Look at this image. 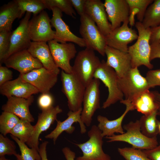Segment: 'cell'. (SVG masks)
Instances as JSON below:
<instances>
[{
    "label": "cell",
    "mask_w": 160,
    "mask_h": 160,
    "mask_svg": "<svg viewBox=\"0 0 160 160\" xmlns=\"http://www.w3.org/2000/svg\"><path fill=\"white\" fill-rule=\"evenodd\" d=\"M101 63L94 51L87 48L79 51L72 66V72L86 87L94 79Z\"/></svg>",
    "instance_id": "cell-3"
},
{
    "label": "cell",
    "mask_w": 160,
    "mask_h": 160,
    "mask_svg": "<svg viewBox=\"0 0 160 160\" xmlns=\"http://www.w3.org/2000/svg\"><path fill=\"white\" fill-rule=\"evenodd\" d=\"M62 111V109L57 105L55 107L53 106L48 110L42 111V112L39 114L37 121L34 126V129L32 135L26 143L29 148L39 151V140L40 134L49 128L55 121L57 120V114Z\"/></svg>",
    "instance_id": "cell-15"
},
{
    "label": "cell",
    "mask_w": 160,
    "mask_h": 160,
    "mask_svg": "<svg viewBox=\"0 0 160 160\" xmlns=\"http://www.w3.org/2000/svg\"><path fill=\"white\" fill-rule=\"evenodd\" d=\"M79 32L84 40L86 48L97 52L103 56L105 55L107 46L106 38L95 23L86 14L80 16Z\"/></svg>",
    "instance_id": "cell-4"
},
{
    "label": "cell",
    "mask_w": 160,
    "mask_h": 160,
    "mask_svg": "<svg viewBox=\"0 0 160 160\" xmlns=\"http://www.w3.org/2000/svg\"><path fill=\"white\" fill-rule=\"evenodd\" d=\"M0 92L7 98L14 96L28 98L39 92L31 84L23 81L19 76L17 79L10 81L0 86Z\"/></svg>",
    "instance_id": "cell-22"
},
{
    "label": "cell",
    "mask_w": 160,
    "mask_h": 160,
    "mask_svg": "<svg viewBox=\"0 0 160 160\" xmlns=\"http://www.w3.org/2000/svg\"><path fill=\"white\" fill-rule=\"evenodd\" d=\"M139 12V9L136 7H133L129 9V24L131 26L135 25V16Z\"/></svg>",
    "instance_id": "cell-47"
},
{
    "label": "cell",
    "mask_w": 160,
    "mask_h": 160,
    "mask_svg": "<svg viewBox=\"0 0 160 160\" xmlns=\"http://www.w3.org/2000/svg\"><path fill=\"white\" fill-rule=\"evenodd\" d=\"M154 99L157 108V115H160V93L155 91H152Z\"/></svg>",
    "instance_id": "cell-49"
},
{
    "label": "cell",
    "mask_w": 160,
    "mask_h": 160,
    "mask_svg": "<svg viewBox=\"0 0 160 160\" xmlns=\"http://www.w3.org/2000/svg\"><path fill=\"white\" fill-rule=\"evenodd\" d=\"M85 12L95 23L105 36L112 31L104 3L100 0H87Z\"/></svg>",
    "instance_id": "cell-18"
},
{
    "label": "cell",
    "mask_w": 160,
    "mask_h": 160,
    "mask_svg": "<svg viewBox=\"0 0 160 160\" xmlns=\"http://www.w3.org/2000/svg\"><path fill=\"white\" fill-rule=\"evenodd\" d=\"M13 77L12 72L7 67L0 65V86L5 83L12 80Z\"/></svg>",
    "instance_id": "cell-41"
},
{
    "label": "cell",
    "mask_w": 160,
    "mask_h": 160,
    "mask_svg": "<svg viewBox=\"0 0 160 160\" xmlns=\"http://www.w3.org/2000/svg\"><path fill=\"white\" fill-rule=\"evenodd\" d=\"M143 151L151 160H160V140L158 146L155 148Z\"/></svg>",
    "instance_id": "cell-43"
},
{
    "label": "cell",
    "mask_w": 160,
    "mask_h": 160,
    "mask_svg": "<svg viewBox=\"0 0 160 160\" xmlns=\"http://www.w3.org/2000/svg\"><path fill=\"white\" fill-rule=\"evenodd\" d=\"M134 110L143 115L150 114L157 110L152 91L146 90L138 95L131 103Z\"/></svg>",
    "instance_id": "cell-27"
},
{
    "label": "cell",
    "mask_w": 160,
    "mask_h": 160,
    "mask_svg": "<svg viewBox=\"0 0 160 160\" xmlns=\"http://www.w3.org/2000/svg\"><path fill=\"white\" fill-rule=\"evenodd\" d=\"M15 142L2 134H0V156H15L17 153Z\"/></svg>",
    "instance_id": "cell-36"
},
{
    "label": "cell",
    "mask_w": 160,
    "mask_h": 160,
    "mask_svg": "<svg viewBox=\"0 0 160 160\" xmlns=\"http://www.w3.org/2000/svg\"><path fill=\"white\" fill-rule=\"evenodd\" d=\"M150 44V61L156 58H160V43H153Z\"/></svg>",
    "instance_id": "cell-45"
},
{
    "label": "cell",
    "mask_w": 160,
    "mask_h": 160,
    "mask_svg": "<svg viewBox=\"0 0 160 160\" xmlns=\"http://www.w3.org/2000/svg\"><path fill=\"white\" fill-rule=\"evenodd\" d=\"M105 54L106 64L114 70L119 78L124 76L132 68L131 57L128 52L107 46Z\"/></svg>",
    "instance_id": "cell-20"
},
{
    "label": "cell",
    "mask_w": 160,
    "mask_h": 160,
    "mask_svg": "<svg viewBox=\"0 0 160 160\" xmlns=\"http://www.w3.org/2000/svg\"><path fill=\"white\" fill-rule=\"evenodd\" d=\"M129 9L136 7L139 10L136 15L138 21L142 22L148 6L153 2V0H126Z\"/></svg>",
    "instance_id": "cell-37"
},
{
    "label": "cell",
    "mask_w": 160,
    "mask_h": 160,
    "mask_svg": "<svg viewBox=\"0 0 160 160\" xmlns=\"http://www.w3.org/2000/svg\"><path fill=\"white\" fill-rule=\"evenodd\" d=\"M120 103L125 105L126 108L123 114L119 118L113 120H109L107 117L99 115L97 119L99 123L97 126L102 132V135L104 137H110L115 133L122 134L125 132L122 126L123 120L128 112L134 110L131 103L124 101L123 100Z\"/></svg>",
    "instance_id": "cell-24"
},
{
    "label": "cell",
    "mask_w": 160,
    "mask_h": 160,
    "mask_svg": "<svg viewBox=\"0 0 160 160\" xmlns=\"http://www.w3.org/2000/svg\"><path fill=\"white\" fill-rule=\"evenodd\" d=\"M41 1L48 9L51 10L53 8H57L66 15L73 18H76V12L70 0H41Z\"/></svg>",
    "instance_id": "cell-34"
},
{
    "label": "cell",
    "mask_w": 160,
    "mask_h": 160,
    "mask_svg": "<svg viewBox=\"0 0 160 160\" xmlns=\"http://www.w3.org/2000/svg\"><path fill=\"white\" fill-rule=\"evenodd\" d=\"M145 28L160 25V0H155L148 6L142 22Z\"/></svg>",
    "instance_id": "cell-29"
},
{
    "label": "cell",
    "mask_w": 160,
    "mask_h": 160,
    "mask_svg": "<svg viewBox=\"0 0 160 160\" xmlns=\"http://www.w3.org/2000/svg\"><path fill=\"white\" fill-rule=\"evenodd\" d=\"M51 10L52 16L51 19V24L55 29L54 40L60 43L69 42L75 43L81 47H86L83 39L73 34L62 19V11L56 7L52 8Z\"/></svg>",
    "instance_id": "cell-14"
},
{
    "label": "cell",
    "mask_w": 160,
    "mask_h": 160,
    "mask_svg": "<svg viewBox=\"0 0 160 160\" xmlns=\"http://www.w3.org/2000/svg\"><path fill=\"white\" fill-rule=\"evenodd\" d=\"M20 11L21 18L26 12L33 13V15L39 14L46 9L41 0H15Z\"/></svg>",
    "instance_id": "cell-31"
},
{
    "label": "cell",
    "mask_w": 160,
    "mask_h": 160,
    "mask_svg": "<svg viewBox=\"0 0 160 160\" xmlns=\"http://www.w3.org/2000/svg\"><path fill=\"white\" fill-rule=\"evenodd\" d=\"M34 100L33 95L28 98L12 96L7 98L6 103L2 106L1 110L15 114L21 119L33 122L34 119L29 107Z\"/></svg>",
    "instance_id": "cell-23"
},
{
    "label": "cell",
    "mask_w": 160,
    "mask_h": 160,
    "mask_svg": "<svg viewBox=\"0 0 160 160\" xmlns=\"http://www.w3.org/2000/svg\"><path fill=\"white\" fill-rule=\"evenodd\" d=\"M34 129L31 122L20 119L10 132L22 142L26 143L31 137Z\"/></svg>",
    "instance_id": "cell-30"
},
{
    "label": "cell",
    "mask_w": 160,
    "mask_h": 160,
    "mask_svg": "<svg viewBox=\"0 0 160 160\" xmlns=\"http://www.w3.org/2000/svg\"><path fill=\"white\" fill-rule=\"evenodd\" d=\"M12 139L17 143L19 148L20 154H16L15 156L17 160H41L38 151L29 148L25 143L22 142L16 137L10 135Z\"/></svg>",
    "instance_id": "cell-32"
},
{
    "label": "cell",
    "mask_w": 160,
    "mask_h": 160,
    "mask_svg": "<svg viewBox=\"0 0 160 160\" xmlns=\"http://www.w3.org/2000/svg\"><path fill=\"white\" fill-rule=\"evenodd\" d=\"M20 18V11L15 0L4 4L0 9V31H12L13 22Z\"/></svg>",
    "instance_id": "cell-26"
},
{
    "label": "cell",
    "mask_w": 160,
    "mask_h": 160,
    "mask_svg": "<svg viewBox=\"0 0 160 160\" xmlns=\"http://www.w3.org/2000/svg\"><path fill=\"white\" fill-rule=\"evenodd\" d=\"M12 31H0V65L3 63L9 51L10 46V37Z\"/></svg>",
    "instance_id": "cell-38"
},
{
    "label": "cell",
    "mask_w": 160,
    "mask_h": 160,
    "mask_svg": "<svg viewBox=\"0 0 160 160\" xmlns=\"http://www.w3.org/2000/svg\"><path fill=\"white\" fill-rule=\"evenodd\" d=\"M62 152L66 160H75L76 153L69 148L65 147L62 149Z\"/></svg>",
    "instance_id": "cell-48"
},
{
    "label": "cell",
    "mask_w": 160,
    "mask_h": 160,
    "mask_svg": "<svg viewBox=\"0 0 160 160\" xmlns=\"http://www.w3.org/2000/svg\"><path fill=\"white\" fill-rule=\"evenodd\" d=\"M135 26L138 31V37L136 41L128 47V50L131 59L132 68L144 65L151 69L153 66L150 60L151 28H145L142 22L139 21L135 23Z\"/></svg>",
    "instance_id": "cell-1"
},
{
    "label": "cell",
    "mask_w": 160,
    "mask_h": 160,
    "mask_svg": "<svg viewBox=\"0 0 160 160\" xmlns=\"http://www.w3.org/2000/svg\"><path fill=\"white\" fill-rule=\"evenodd\" d=\"M118 151L126 160H151L143 150L132 147L118 148Z\"/></svg>",
    "instance_id": "cell-35"
},
{
    "label": "cell",
    "mask_w": 160,
    "mask_h": 160,
    "mask_svg": "<svg viewBox=\"0 0 160 160\" xmlns=\"http://www.w3.org/2000/svg\"><path fill=\"white\" fill-rule=\"evenodd\" d=\"M48 143V141H44L40 145L38 152L41 157V160H49L47 152V147Z\"/></svg>",
    "instance_id": "cell-46"
},
{
    "label": "cell",
    "mask_w": 160,
    "mask_h": 160,
    "mask_svg": "<svg viewBox=\"0 0 160 160\" xmlns=\"http://www.w3.org/2000/svg\"><path fill=\"white\" fill-rule=\"evenodd\" d=\"M0 160H10L6 158L5 156H0Z\"/></svg>",
    "instance_id": "cell-51"
},
{
    "label": "cell",
    "mask_w": 160,
    "mask_h": 160,
    "mask_svg": "<svg viewBox=\"0 0 160 160\" xmlns=\"http://www.w3.org/2000/svg\"><path fill=\"white\" fill-rule=\"evenodd\" d=\"M86 0H70L73 7L80 16L85 13V8Z\"/></svg>",
    "instance_id": "cell-42"
},
{
    "label": "cell",
    "mask_w": 160,
    "mask_h": 160,
    "mask_svg": "<svg viewBox=\"0 0 160 160\" xmlns=\"http://www.w3.org/2000/svg\"><path fill=\"white\" fill-rule=\"evenodd\" d=\"M27 50L41 63L43 67L58 75L60 73V69L55 63L46 42L32 41Z\"/></svg>",
    "instance_id": "cell-25"
},
{
    "label": "cell",
    "mask_w": 160,
    "mask_h": 160,
    "mask_svg": "<svg viewBox=\"0 0 160 160\" xmlns=\"http://www.w3.org/2000/svg\"><path fill=\"white\" fill-rule=\"evenodd\" d=\"M20 119L15 114L3 111L0 116V132L5 136L10 131L19 121Z\"/></svg>",
    "instance_id": "cell-33"
},
{
    "label": "cell",
    "mask_w": 160,
    "mask_h": 160,
    "mask_svg": "<svg viewBox=\"0 0 160 160\" xmlns=\"http://www.w3.org/2000/svg\"><path fill=\"white\" fill-rule=\"evenodd\" d=\"M62 91L66 96L70 111H76L82 108L86 87L73 73L61 72Z\"/></svg>",
    "instance_id": "cell-7"
},
{
    "label": "cell",
    "mask_w": 160,
    "mask_h": 160,
    "mask_svg": "<svg viewBox=\"0 0 160 160\" xmlns=\"http://www.w3.org/2000/svg\"><path fill=\"white\" fill-rule=\"evenodd\" d=\"M54 98L49 92L41 93L39 97L37 103L42 111L48 110L53 106Z\"/></svg>",
    "instance_id": "cell-39"
},
{
    "label": "cell",
    "mask_w": 160,
    "mask_h": 160,
    "mask_svg": "<svg viewBox=\"0 0 160 160\" xmlns=\"http://www.w3.org/2000/svg\"><path fill=\"white\" fill-rule=\"evenodd\" d=\"M94 78L101 80L108 89V94L102 108H106L118 101H121L124 97L118 85L119 77L114 70L108 66L106 61L102 60L96 71Z\"/></svg>",
    "instance_id": "cell-6"
},
{
    "label": "cell",
    "mask_w": 160,
    "mask_h": 160,
    "mask_svg": "<svg viewBox=\"0 0 160 160\" xmlns=\"http://www.w3.org/2000/svg\"><path fill=\"white\" fill-rule=\"evenodd\" d=\"M31 15V13L26 12L19 26L12 31L9 49L4 61L12 54L27 49L29 47L32 41L28 30V23Z\"/></svg>",
    "instance_id": "cell-16"
},
{
    "label": "cell",
    "mask_w": 160,
    "mask_h": 160,
    "mask_svg": "<svg viewBox=\"0 0 160 160\" xmlns=\"http://www.w3.org/2000/svg\"><path fill=\"white\" fill-rule=\"evenodd\" d=\"M157 122L158 130V133L160 135V121L157 120Z\"/></svg>",
    "instance_id": "cell-50"
},
{
    "label": "cell",
    "mask_w": 160,
    "mask_h": 160,
    "mask_svg": "<svg viewBox=\"0 0 160 160\" xmlns=\"http://www.w3.org/2000/svg\"><path fill=\"white\" fill-rule=\"evenodd\" d=\"M118 88L127 102L131 103L138 95L150 89L145 77L140 74L138 68H131L124 76L119 78Z\"/></svg>",
    "instance_id": "cell-5"
},
{
    "label": "cell",
    "mask_w": 160,
    "mask_h": 160,
    "mask_svg": "<svg viewBox=\"0 0 160 160\" xmlns=\"http://www.w3.org/2000/svg\"><path fill=\"white\" fill-rule=\"evenodd\" d=\"M82 108L76 111H70L67 113L68 117L63 121L57 120V124L55 128L50 133L46 135L45 137L52 140L54 144L59 136L63 132L72 134L75 130V127L73 126L75 122H78L80 128L81 134L85 133L87 131L86 127L81 119Z\"/></svg>",
    "instance_id": "cell-21"
},
{
    "label": "cell",
    "mask_w": 160,
    "mask_h": 160,
    "mask_svg": "<svg viewBox=\"0 0 160 160\" xmlns=\"http://www.w3.org/2000/svg\"><path fill=\"white\" fill-rule=\"evenodd\" d=\"M150 44L160 43V25L151 28Z\"/></svg>",
    "instance_id": "cell-44"
},
{
    "label": "cell",
    "mask_w": 160,
    "mask_h": 160,
    "mask_svg": "<svg viewBox=\"0 0 160 160\" xmlns=\"http://www.w3.org/2000/svg\"><path fill=\"white\" fill-rule=\"evenodd\" d=\"M145 77L149 89L156 86H160V68L149 71Z\"/></svg>",
    "instance_id": "cell-40"
},
{
    "label": "cell",
    "mask_w": 160,
    "mask_h": 160,
    "mask_svg": "<svg viewBox=\"0 0 160 160\" xmlns=\"http://www.w3.org/2000/svg\"><path fill=\"white\" fill-rule=\"evenodd\" d=\"M28 30L33 41L47 42L54 39L55 31L52 29L51 19L44 10L29 20Z\"/></svg>",
    "instance_id": "cell-9"
},
{
    "label": "cell",
    "mask_w": 160,
    "mask_h": 160,
    "mask_svg": "<svg viewBox=\"0 0 160 160\" xmlns=\"http://www.w3.org/2000/svg\"><path fill=\"white\" fill-rule=\"evenodd\" d=\"M157 110L148 115H143L139 120L142 133L150 138H157L158 133L157 125Z\"/></svg>",
    "instance_id": "cell-28"
},
{
    "label": "cell",
    "mask_w": 160,
    "mask_h": 160,
    "mask_svg": "<svg viewBox=\"0 0 160 160\" xmlns=\"http://www.w3.org/2000/svg\"><path fill=\"white\" fill-rule=\"evenodd\" d=\"M6 66L19 71L20 74L26 73L31 71L42 68L43 65L37 58L34 57L27 49L15 52L4 62Z\"/></svg>",
    "instance_id": "cell-17"
},
{
    "label": "cell",
    "mask_w": 160,
    "mask_h": 160,
    "mask_svg": "<svg viewBox=\"0 0 160 160\" xmlns=\"http://www.w3.org/2000/svg\"><path fill=\"white\" fill-rule=\"evenodd\" d=\"M52 57L56 66L67 73L72 72L71 60L76 56L77 51L72 42L60 43L54 39L48 42Z\"/></svg>",
    "instance_id": "cell-11"
},
{
    "label": "cell",
    "mask_w": 160,
    "mask_h": 160,
    "mask_svg": "<svg viewBox=\"0 0 160 160\" xmlns=\"http://www.w3.org/2000/svg\"><path fill=\"white\" fill-rule=\"evenodd\" d=\"M100 80L94 78L86 88L81 119L87 127L90 126L95 112L100 108Z\"/></svg>",
    "instance_id": "cell-10"
},
{
    "label": "cell",
    "mask_w": 160,
    "mask_h": 160,
    "mask_svg": "<svg viewBox=\"0 0 160 160\" xmlns=\"http://www.w3.org/2000/svg\"><path fill=\"white\" fill-rule=\"evenodd\" d=\"M129 23L127 20L105 36L107 46L128 52V44L137 40L138 37L136 31L129 27Z\"/></svg>",
    "instance_id": "cell-13"
},
{
    "label": "cell",
    "mask_w": 160,
    "mask_h": 160,
    "mask_svg": "<svg viewBox=\"0 0 160 160\" xmlns=\"http://www.w3.org/2000/svg\"><path fill=\"white\" fill-rule=\"evenodd\" d=\"M123 127L126 131V132L105 137L108 140L107 142H124L130 144L134 148L143 150L152 149L159 144L157 138H148L142 133L139 120L131 121L124 125Z\"/></svg>",
    "instance_id": "cell-2"
},
{
    "label": "cell",
    "mask_w": 160,
    "mask_h": 160,
    "mask_svg": "<svg viewBox=\"0 0 160 160\" xmlns=\"http://www.w3.org/2000/svg\"><path fill=\"white\" fill-rule=\"evenodd\" d=\"M58 74L44 67L35 69L19 76L24 81L36 88L41 93H48L56 83Z\"/></svg>",
    "instance_id": "cell-12"
},
{
    "label": "cell",
    "mask_w": 160,
    "mask_h": 160,
    "mask_svg": "<svg viewBox=\"0 0 160 160\" xmlns=\"http://www.w3.org/2000/svg\"><path fill=\"white\" fill-rule=\"evenodd\" d=\"M104 4L112 31L128 20L129 9L126 0H105Z\"/></svg>",
    "instance_id": "cell-19"
},
{
    "label": "cell",
    "mask_w": 160,
    "mask_h": 160,
    "mask_svg": "<svg viewBox=\"0 0 160 160\" xmlns=\"http://www.w3.org/2000/svg\"><path fill=\"white\" fill-rule=\"evenodd\" d=\"M89 139L82 143L75 144L81 151L83 155L76 160H112L103 151L102 132L96 125H92L88 132Z\"/></svg>",
    "instance_id": "cell-8"
}]
</instances>
